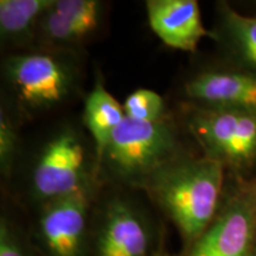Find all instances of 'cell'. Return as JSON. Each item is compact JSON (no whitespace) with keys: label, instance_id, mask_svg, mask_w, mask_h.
I'll use <instances>...</instances> for the list:
<instances>
[{"label":"cell","instance_id":"obj_1","mask_svg":"<svg viewBox=\"0 0 256 256\" xmlns=\"http://www.w3.org/2000/svg\"><path fill=\"white\" fill-rule=\"evenodd\" d=\"M224 170L220 162L206 156L174 160L144 182L190 246L218 212Z\"/></svg>","mask_w":256,"mask_h":256},{"label":"cell","instance_id":"obj_2","mask_svg":"<svg viewBox=\"0 0 256 256\" xmlns=\"http://www.w3.org/2000/svg\"><path fill=\"white\" fill-rule=\"evenodd\" d=\"M186 126L204 156L244 171L256 162V112L192 106Z\"/></svg>","mask_w":256,"mask_h":256},{"label":"cell","instance_id":"obj_3","mask_svg":"<svg viewBox=\"0 0 256 256\" xmlns=\"http://www.w3.org/2000/svg\"><path fill=\"white\" fill-rule=\"evenodd\" d=\"M177 136L165 119L139 121L124 116L104 153V160L115 174L145 182L176 160Z\"/></svg>","mask_w":256,"mask_h":256},{"label":"cell","instance_id":"obj_4","mask_svg":"<svg viewBox=\"0 0 256 256\" xmlns=\"http://www.w3.org/2000/svg\"><path fill=\"white\" fill-rule=\"evenodd\" d=\"M185 256H256V182L238 185Z\"/></svg>","mask_w":256,"mask_h":256},{"label":"cell","instance_id":"obj_5","mask_svg":"<svg viewBox=\"0 0 256 256\" xmlns=\"http://www.w3.org/2000/svg\"><path fill=\"white\" fill-rule=\"evenodd\" d=\"M6 76L24 107L42 110L62 104L72 92L75 75L52 54L28 52L6 60Z\"/></svg>","mask_w":256,"mask_h":256},{"label":"cell","instance_id":"obj_6","mask_svg":"<svg viewBox=\"0 0 256 256\" xmlns=\"http://www.w3.org/2000/svg\"><path fill=\"white\" fill-rule=\"evenodd\" d=\"M86 147L75 130H63L42 150L32 172V188L46 202L68 196L87 186Z\"/></svg>","mask_w":256,"mask_h":256},{"label":"cell","instance_id":"obj_7","mask_svg":"<svg viewBox=\"0 0 256 256\" xmlns=\"http://www.w3.org/2000/svg\"><path fill=\"white\" fill-rule=\"evenodd\" d=\"M89 184L68 196L46 203L38 228L50 256H81L84 247L89 204Z\"/></svg>","mask_w":256,"mask_h":256},{"label":"cell","instance_id":"obj_8","mask_svg":"<svg viewBox=\"0 0 256 256\" xmlns=\"http://www.w3.org/2000/svg\"><path fill=\"white\" fill-rule=\"evenodd\" d=\"M185 92L203 107L256 112V74L247 70H209L192 78Z\"/></svg>","mask_w":256,"mask_h":256},{"label":"cell","instance_id":"obj_9","mask_svg":"<svg viewBox=\"0 0 256 256\" xmlns=\"http://www.w3.org/2000/svg\"><path fill=\"white\" fill-rule=\"evenodd\" d=\"M146 10L150 26L170 48L194 52L209 36L196 0H148Z\"/></svg>","mask_w":256,"mask_h":256},{"label":"cell","instance_id":"obj_10","mask_svg":"<svg viewBox=\"0 0 256 256\" xmlns=\"http://www.w3.org/2000/svg\"><path fill=\"white\" fill-rule=\"evenodd\" d=\"M151 236L133 206L114 200L106 210L96 240V256H148Z\"/></svg>","mask_w":256,"mask_h":256},{"label":"cell","instance_id":"obj_11","mask_svg":"<svg viewBox=\"0 0 256 256\" xmlns=\"http://www.w3.org/2000/svg\"><path fill=\"white\" fill-rule=\"evenodd\" d=\"M124 107L98 80L86 98L84 124L95 144L98 164L102 162L115 128L124 119Z\"/></svg>","mask_w":256,"mask_h":256},{"label":"cell","instance_id":"obj_12","mask_svg":"<svg viewBox=\"0 0 256 256\" xmlns=\"http://www.w3.org/2000/svg\"><path fill=\"white\" fill-rule=\"evenodd\" d=\"M223 34L242 69L256 74V16L240 14L228 4L220 5Z\"/></svg>","mask_w":256,"mask_h":256},{"label":"cell","instance_id":"obj_13","mask_svg":"<svg viewBox=\"0 0 256 256\" xmlns=\"http://www.w3.org/2000/svg\"><path fill=\"white\" fill-rule=\"evenodd\" d=\"M55 0H2L0 34L5 40L25 42Z\"/></svg>","mask_w":256,"mask_h":256},{"label":"cell","instance_id":"obj_14","mask_svg":"<svg viewBox=\"0 0 256 256\" xmlns=\"http://www.w3.org/2000/svg\"><path fill=\"white\" fill-rule=\"evenodd\" d=\"M124 115L139 121H159L164 119V98L151 89H136L127 96L124 104Z\"/></svg>","mask_w":256,"mask_h":256},{"label":"cell","instance_id":"obj_15","mask_svg":"<svg viewBox=\"0 0 256 256\" xmlns=\"http://www.w3.org/2000/svg\"><path fill=\"white\" fill-rule=\"evenodd\" d=\"M54 8L68 18L86 36L98 28L101 16V2L95 0H55Z\"/></svg>","mask_w":256,"mask_h":256},{"label":"cell","instance_id":"obj_16","mask_svg":"<svg viewBox=\"0 0 256 256\" xmlns=\"http://www.w3.org/2000/svg\"><path fill=\"white\" fill-rule=\"evenodd\" d=\"M40 22L46 36L56 43L72 44L81 42L87 37L68 18L58 14L54 6L44 14Z\"/></svg>","mask_w":256,"mask_h":256},{"label":"cell","instance_id":"obj_17","mask_svg":"<svg viewBox=\"0 0 256 256\" xmlns=\"http://www.w3.org/2000/svg\"><path fill=\"white\" fill-rule=\"evenodd\" d=\"M17 133L8 115L2 110L0 114V166L2 174H8L17 151Z\"/></svg>","mask_w":256,"mask_h":256},{"label":"cell","instance_id":"obj_18","mask_svg":"<svg viewBox=\"0 0 256 256\" xmlns=\"http://www.w3.org/2000/svg\"><path fill=\"white\" fill-rule=\"evenodd\" d=\"M0 256H24L20 243L5 220L0 224Z\"/></svg>","mask_w":256,"mask_h":256}]
</instances>
